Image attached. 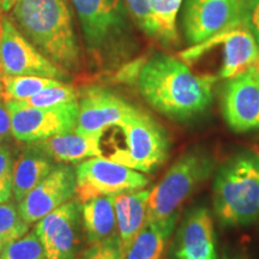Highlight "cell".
<instances>
[{"instance_id":"6da1fadb","label":"cell","mask_w":259,"mask_h":259,"mask_svg":"<svg viewBox=\"0 0 259 259\" xmlns=\"http://www.w3.org/2000/svg\"><path fill=\"white\" fill-rule=\"evenodd\" d=\"M212 74L194 73L180 58L158 53L138 73V90L160 114L176 121H190L206 112L212 102Z\"/></svg>"},{"instance_id":"7a4b0ae2","label":"cell","mask_w":259,"mask_h":259,"mask_svg":"<svg viewBox=\"0 0 259 259\" xmlns=\"http://www.w3.org/2000/svg\"><path fill=\"white\" fill-rule=\"evenodd\" d=\"M12 21L22 34L65 71L78 69L80 51L69 0H17Z\"/></svg>"},{"instance_id":"3957f363","label":"cell","mask_w":259,"mask_h":259,"mask_svg":"<svg viewBox=\"0 0 259 259\" xmlns=\"http://www.w3.org/2000/svg\"><path fill=\"white\" fill-rule=\"evenodd\" d=\"M212 206L223 227L250 226L259 219V151L244 150L216 170Z\"/></svg>"},{"instance_id":"277c9868","label":"cell","mask_w":259,"mask_h":259,"mask_svg":"<svg viewBox=\"0 0 259 259\" xmlns=\"http://www.w3.org/2000/svg\"><path fill=\"white\" fill-rule=\"evenodd\" d=\"M209 150L193 148L183 154L149 193L147 221L160 222L180 215V206L215 171Z\"/></svg>"},{"instance_id":"5b68a950","label":"cell","mask_w":259,"mask_h":259,"mask_svg":"<svg viewBox=\"0 0 259 259\" xmlns=\"http://www.w3.org/2000/svg\"><path fill=\"white\" fill-rule=\"evenodd\" d=\"M118 127L124 136V148L115 149L108 160L141 173H151L167 160L170 148L167 132L143 109L136 107Z\"/></svg>"},{"instance_id":"8992f818","label":"cell","mask_w":259,"mask_h":259,"mask_svg":"<svg viewBox=\"0 0 259 259\" xmlns=\"http://www.w3.org/2000/svg\"><path fill=\"white\" fill-rule=\"evenodd\" d=\"M76 196L80 203L96 197H115L143 190L149 184L144 173L103 157L80 162L76 168Z\"/></svg>"},{"instance_id":"52a82bcc","label":"cell","mask_w":259,"mask_h":259,"mask_svg":"<svg viewBox=\"0 0 259 259\" xmlns=\"http://www.w3.org/2000/svg\"><path fill=\"white\" fill-rule=\"evenodd\" d=\"M0 60L3 74L40 76L58 80L69 78L67 71L45 57L22 34L12 18H0Z\"/></svg>"},{"instance_id":"ba28073f","label":"cell","mask_w":259,"mask_h":259,"mask_svg":"<svg viewBox=\"0 0 259 259\" xmlns=\"http://www.w3.org/2000/svg\"><path fill=\"white\" fill-rule=\"evenodd\" d=\"M5 105L11 116V135L23 143H35L76 130L78 101L50 108H32L14 101Z\"/></svg>"},{"instance_id":"9c48e42d","label":"cell","mask_w":259,"mask_h":259,"mask_svg":"<svg viewBox=\"0 0 259 259\" xmlns=\"http://www.w3.org/2000/svg\"><path fill=\"white\" fill-rule=\"evenodd\" d=\"M244 0H186L183 29L191 46L208 40L242 19Z\"/></svg>"},{"instance_id":"30bf717a","label":"cell","mask_w":259,"mask_h":259,"mask_svg":"<svg viewBox=\"0 0 259 259\" xmlns=\"http://www.w3.org/2000/svg\"><path fill=\"white\" fill-rule=\"evenodd\" d=\"M78 16L84 41L92 52L101 51L126 28L122 0H71Z\"/></svg>"},{"instance_id":"8fae6325","label":"cell","mask_w":259,"mask_h":259,"mask_svg":"<svg viewBox=\"0 0 259 259\" xmlns=\"http://www.w3.org/2000/svg\"><path fill=\"white\" fill-rule=\"evenodd\" d=\"M80 202L71 199L36 222L34 232L47 259H77L79 244Z\"/></svg>"},{"instance_id":"7c38bea8","label":"cell","mask_w":259,"mask_h":259,"mask_svg":"<svg viewBox=\"0 0 259 259\" xmlns=\"http://www.w3.org/2000/svg\"><path fill=\"white\" fill-rule=\"evenodd\" d=\"M136 106L109 90L92 87L78 101V119L74 132L102 139L105 131L121 124Z\"/></svg>"},{"instance_id":"4fadbf2b","label":"cell","mask_w":259,"mask_h":259,"mask_svg":"<svg viewBox=\"0 0 259 259\" xmlns=\"http://www.w3.org/2000/svg\"><path fill=\"white\" fill-rule=\"evenodd\" d=\"M222 114L236 134L259 130V70L228 79L222 93Z\"/></svg>"},{"instance_id":"5bb4252c","label":"cell","mask_w":259,"mask_h":259,"mask_svg":"<svg viewBox=\"0 0 259 259\" xmlns=\"http://www.w3.org/2000/svg\"><path fill=\"white\" fill-rule=\"evenodd\" d=\"M76 168L57 164L48 176L18 203L22 218L30 223L40 221L48 213L70 202L76 196Z\"/></svg>"},{"instance_id":"9a60e30c","label":"cell","mask_w":259,"mask_h":259,"mask_svg":"<svg viewBox=\"0 0 259 259\" xmlns=\"http://www.w3.org/2000/svg\"><path fill=\"white\" fill-rule=\"evenodd\" d=\"M170 250L174 259H219L215 223L206 206H196L185 213Z\"/></svg>"},{"instance_id":"2e32d148","label":"cell","mask_w":259,"mask_h":259,"mask_svg":"<svg viewBox=\"0 0 259 259\" xmlns=\"http://www.w3.org/2000/svg\"><path fill=\"white\" fill-rule=\"evenodd\" d=\"M205 41L222 45L219 78L231 79L250 70H259V47L245 23L244 16L240 22Z\"/></svg>"},{"instance_id":"e0dca14e","label":"cell","mask_w":259,"mask_h":259,"mask_svg":"<svg viewBox=\"0 0 259 259\" xmlns=\"http://www.w3.org/2000/svg\"><path fill=\"white\" fill-rule=\"evenodd\" d=\"M56 163H76L92 157H103L101 139L70 132L29 143Z\"/></svg>"},{"instance_id":"ac0fdd59","label":"cell","mask_w":259,"mask_h":259,"mask_svg":"<svg viewBox=\"0 0 259 259\" xmlns=\"http://www.w3.org/2000/svg\"><path fill=\"white\" fill-rule=\"evenodd\" d=\"M149 190H138L114 197L116 232L125 253L147 222Z\"/></svg>"},{"instance_id":"d6986e66","label":"cell","mask_w":259,"mask_h":259,"mask_svg":"<svg viewBox=\"0 0 259 259\" xmlns=\"http://www.w3.org/2000/svg\"><path fill=\"white\" fill-rule=\"evenodd\" d=\"M179 216L160 222H145L122 259H164Z\"/></svg>"},{"instance_id":"ffe728a7","label":"cell","mask_w":259,"mask_h":259,"mask_svg":"<svg viewBox=\"0 0 259 259\" xmlns=\"http://www.w3.org/2000/svg\"><path fill=\"white\" fill-rule=\"evenodd\" d=\"M80 218L89 244L106 240L118 234L114 197H96L80 203Z\"/></svg>"},{"instance_id":"44dd1931","label":"cell","mask_w":259,"mask_h":259,"mask_svg":"<svg viewBox=\"0 0 259 259\" xmlns=\"http://www.w3.org/2000/svg\"><path fill=\"white\" fill-rule=\"evenodd\" d=\"M57 163L30 145H27L21 156L15 162L14 192L16 202H21L37 184L46 178Z\"/></svg>"},{"instance_id":"7402d4cb","label":"cell","mask_w":259,"mask_h":259,"mask_svg":"<svg viewBox=\"0 0 259 259\" xmlns=\"http://www.w3.org/2000/svg\"><path fill=\"white\" fill-rule=\"evenodd\" d=\"M63 80L40 76H0L2 84V99L5 102L27 100L48 87L58 85Z\"/></svg>"},{"instance_id":"603a6c76","label":"cell","mask_w":259,"mask_h":259,"mask_svg":"<svg viewBox=\"0 0 259 259\" xmlns=\"http://www.w3.org/2000/svg\"><path fill=\"white\" fill-rule=\"evenodd\" d=\"M183 0H149L150 11L157 28V40L164 45L179 40L177 18Z\"/></svg>"},{"instance_id":"cb8c5ba5","label":"cell","mask_w":259,"mask_h":259,"mask_svg":"<svg viewBox=\"0 0 259 259\" xmlns=\"http://www.w3.org/2000/svg\"><path fill=\"white\" fill-rule=\"evenodd\" d=\"M29 226L15 204H0V254L8 246L27 234Z\"/></svg>"},{"instance_id":"d4e9b609","label":"cell","mask_w":259,"mask_h":259,"mask_svg":"<svg viewBox=\"0 0 259 259\" xmlns=\"http://www.w3.org/2000/svg\"><path fill=\"white\" fill-rule=\"evenodd\" d=\"M74 101H78L76 89L72 85L63 82L58 85L48 87L27 100L14 102L21 106L32 107V108H50V107L65 105V103Z\"/></svg>"},{"instance_id":"484cf974","label":"cell","mask_w":259,"mask_h":259,"mask_svg":"<svg viewBox=\"0 0 259 259\" xmlns=\"http://www.w3.org/2000/svg\"><path fill=\"white\" fill-rule=\"evenodd\" d=\"M0 259H47L42 244L34 231L15 241L3 251Z\"/></svg>"},{"instance_id":"4316f807","label":"cell","mask_w":259,"mask_h":259,"mask_svg":"<svg viewBox=\"0 0 259 259\" xmlns=\"http://www.w3.org/2000/svg\"><path fill=\"white\" fill-rule=\"evenodd\" d=\"M124 3L139 29L149 37L157 40V28L151 15L149 0H124Z\"/></svg>"},{"instance_id":"83f0119b","label":"cell","mask_w":259,"mask_h":259,"mask_svg":"<svg viewBox=\"0 0 259 259\" xmlns=\"http://www.w3.org/2000/svg\"><path fill=\"white\" fill-rule=\"evenodd\" d=\"M120 240L118 234L106 239V240L94 242L77 259H122Z\"/></svg>"},{"instance_id":"f1b7e54d","label":"cell","mask_w":259,"mask_h":259,"mask_svg":"<svg viewBox=\"0 0 259 259\" xmlns=\"http://www.w3.org/2000/svg\"><path fill=\"white\" fill-rule=\"evenodd\" d=\"M14 168L11 151L0 145V204L9 202L14 192Z\"/></svg>"},{"instance_id":"f546056e","label":"cell","mask_w":259,"mask_h":259,"mask_svg":"<svg viewBox=\"0 0 259 259\" xmlns=\"http://www.w3.org/2000/svg\"><path fill=\"white\" fill-rule=\"evenodd\" d=\"M242 16L259 47V0H244Z\"/></svg>"},{"instance_id":"4dcf8cb0","label":"cell","mask_w":259,"mask_h":259,"mask_svg":"<svg viewBox=\"0 0 259 259\" xmlns=\"http://www.w3.org/2000/svg\"><path fill=\"white\" fill-rule=\"evenodd\" d=\"M11 134V116L4 103H0V144Z\"/></svg>"},{"instance_id":"1f68e13d","label":"cell","mask_w":259,"mask_h":259,"mask_svg":"<svg viewBox=\"0 0 259 259\" xmlns=\"http://www.w3.org/2000/svg\"><path fill=\"white\" fill-rule=\"evenodd\" d=\"M16 2H17V0H5V2L3 3L2 9L4 10V11H9V10H11L12 8H14Z\"/></svg>"},{"instance_id":"d6a6232c","label":"cell","mask_w":259,"mask_h":259,"mask_svg":"<svg viewBox=\"0 0 259 259\" xmlns=\"http://www.w3.org/2000/svg\"><path fill=\"white\" fill-rule=\"evenodd\" d=\"M223 259H247L242 254H232V255H225Z\"/></svg>"},{"instance_id":"836d02e7","label":"cell","mask_w":259,"mask_h":259,"mask_svg":"<svg viewBox=\"0 0 259 259\" xmlns=\"http://www.w3.org/2000/svg\"><path fill=\"white\" fill-rule=\"evenodd\" d=\"M0 76H3V69H2V60H0Z\"/></svg>"},{"instance_id":"e575fe53","label":"cell","mask_w":259,"mask_h":259,"mask_svg":"<svg viewBox=\"0 0 259 259\" xmlns=\"http://www.w3.org/2000/svg\"><path fill=\"white\" fill-rule=\"evenodd\" d=\"M0 100H2V84H0Z\"/></svg>"},{"instance_id":"d590c367","label":"cell","mask_w":259,"mask_h":259,"mask_svg":"<svg viewBox=\"0 0 259 259\" xmlns=\"http://www.w3.org/2000/svg\"><path fill=\"white\" fill-rule=\"evenodd\" d=\"M2 5H3V0H0V9H2Z\"/></svg>"},{"instance_id":"8d00e7d4","label":"cell","mask_w":259,"mask_h":259,"mask_svg":"<svg viewBox=\"0 0 259 259\" xmlns=\"http://www.w3.org/2000/svg\"><path fill=\"white\" fill-rule=\"evenodd\" d=\"M5 2V0H3V3H4Z\"/></svg>"}]
</instances>
